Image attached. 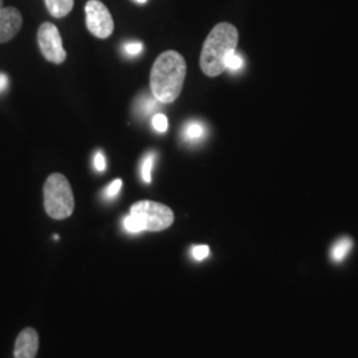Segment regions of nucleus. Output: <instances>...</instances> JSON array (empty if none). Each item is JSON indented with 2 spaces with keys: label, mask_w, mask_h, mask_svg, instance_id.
I'll return each mask as SVG.
<instances>
[{
  "label": "nucleus",
  "mask_w": 358,
  "mask_h": 358,
  "mask_svg": "<svg viewBox=\"0 0 358 358\" xmlns=\"http://www.w3.org/2000/svg\"><path fill=\"white\" fill-rule=\"evenodd\" d=\"M239 32L230 23H219L206 38L201 68L206 76L217 77L226 71V59L231 52L236 51Z\"/></svg>",
  "instance_id": "f03ea898"
},
{
  "label": "nucleus",
  "mask_w": 358,
  "mask_h": 358,
  "mask_svg": "<svg viewBox=\"0 0 358 358\" xmlns=\"http://www.w3.org/2000/svg\"><path fill=\"white\" fill-rule=\"evenodd\" d=\"M169 127V122H167V117L165 115H155L153 117V128L159 131V133H165Z\"/></svg>",
  "instance_id": "dca6fc26"
},
{
  "label": "nucleus",
  "mask_w": 358,
  "mask_h": 358,
  "mask_svg": "<svg viewBox=\"0 0 358 358\" xmlns=\"http://www.w3.org/2000/svg\"><path fill=\"white\" fill-rule=\"evenodd\" d=\"M85 23L93 36L108 38L115 31V22L108 7L100 0H90L85 4Z\"/></svg>",
  "instance_id": "39448f33"
},
{
  "label": "nucleus",
  "mask_w": 358,
  "mask_h": 358,
  "mask_svg": "<svg viewBox=\"0 0 358 358\" xmlns=\"http://www.w3.org/2000/svg\"><path fill=\"white\" fill-rule=\"evenodd\" d=\"M130 215L141 223L143 231L159 232L169 229L174 222L170 207L153 201H140L130 207Z\"/></svg>",
  "instance_id": "20e7f679"
},
{
  "label": "nucleus",
  "mask_w": 358,
  "mask_h": 358,
  "mask_svg": "<svg viewBox=\"0 0 358 358\" xmlns=\"http://www.w3.org/2000/svg\"><path fill=\"white\" fill-rule=\"evenodd\" d=\"M187 66L183 56L177 51L161 53L154 62L150 73V90L158 103L176 101L183 90Z\"/></svg>",
  "instance_id": "f257e3e1"
},
{
  "label": "nucleus",
  "mask_w": 358,
  "mask_h": 358,
  "mask_svg": "<svg viewBox=\"0 0 358 358\" xmlns=\"http://www.w3.org/2000/svg\"><path fill=\"white\" fill-rule=\"evenodd\" d=\"M75 0H45V7L53 17H64L72 11Z\"/></svg>",
  "instance_id": "9d476101"
},
{
  "label": "nucleus",
  "mask_w": 358,
  "mask_h": 358,
  "mask_svg": "<svg viewBox=\"0 0 358 358\" xmlns=\"http://www.w3.org/2000/svg\"><path fill=\"white\" fill-rule=\"evenodd\" d=\"M3 7H4V6H3V0H0V10H1Z\"/></svg>",
  "instance_id": "4be33fe9"
},
{
  "label": "nucleus",
  "mask_w": 358,
  "mask_h": 358,
  "mask_svg": "<svg viewBox=\"0 0 358 358\" xmlns=\"http://www.w3.org/2000/svg\"><path fill=\"white\" fill-rule=\"evenodd\" d=\"M94 167L99 171H103L106 169V161H105V157H103V153H97L94 155Z\"/></svg>",
  "instance_id": "6ab92c4d"
},
{
  "label": "nucleus",
  "mask_w": 358,
  "mask_h": 358,
  "mask_svg": "<svg viewBox=\"0 0 358 358\" xmlns=\"http://www.w3.org/2000/svg\"><path fill=\"white\" fill-rule=\"evenodd\" d=\"M38 350V336L35 329L26 328L19 333L13 350L15 358H35Z\"/></svg>",
  "instance_id": "6e6552de"
},
{
  "label": "nucleus",
  "mask_w": 358,
  "mask_h": 358,
  "mask_svg": "<svg viewBox=\"0 0 358 358\" xmlns=\"http://www.w3.org/2000/svg\"><path fill=\"white\" fill-rule=\"evenodd\" d=\"M121 187H122V180H121V179H115V180H113V182L108 186V189L105 190V195H106L108 198H113V196H115V195L120 192Z\"/></svg>",
  "instance_id": "a211bd4d"
},
{
  "label": "nucleus",
  "mask_w": 358,
  "mask_h": 358,
  "mask_svg": "<svg viewBox=\"0 0 358 358\" xmlns=\"http://www.w3.org/2000/svg\"><path fill=\"white\" fill-rule=\"evenodd\" d=\"M185 134H186V137L189 140L196 141V140H199V138H202L205 136V127L202 124H199V122H190L186 127Z\"/></svg>",
  "instance_id": "9b49d317"
},
{
  "label": "nucleus",
  "mask_w": 358,
  "mask_h": 358,
  "mask_svg": "<svg viewBox=\"0 0 358 358\" xmlns=\"http://www.w3.org/2000/svg\"><path fill=\"white\" fill-rule=\"evenodd\" d=\"M38 48L41 55L53 64H63L66 52L59 28L52 23H43L38 31Z\"/></svg>",
  "instance_id": "423d86ee"
},
{
  "label": "nucleus",
  "mask_w": 358,
  "mask_h": 358,
  "mask_svg": "<svg viewBox=\"0 0 358 358\" xmlns=\"http://www.w3.org/2000/svg\"><path fill=\"white\" fill-rule=\"evenodd\" d=\"M192 255L195 260L202 262V260H205L207 256L210 255V247L205 245V244H202V245H194L192 250Z\"/></svg>",
  "instance_id": "4468645a"
},
{
  "label": "nucleus",
  "mask_w": 358,
  "mask_h": 358,
  "mask_svg": "<svg viewBox=\"0 0 358 358\" xmlns=\"http://www.w3.org/2000/svg\"><path fill=\"white\" fill-rule=\"evenodd\" d=\"M224 64H226V69L235 72V71H239L243 66V59H242L241 55L236 53V51H232L227 56Z\"/></svg>",
  "instance_id": "ddd939ff"
},
{
  "label": "nucleus",
  "mask_w": 358,
  "mask_h": 358,
  "mask_svg": "<svg viewBox=\"0 0 358 358\" xmlns=\"http://www.w3.org/2000/svg\"><path fill=\"white\" fill-rule=\"evenodd\" d=\"M23 26V16L15 7L0 10V44L13 40Z\"/></svg>",
  "instance_id": "0eeeda50"
},
{
  "label": "nucleus",
  "mask_w": 358,
  "mask_h": 358,
  "mask_svg": "<svg viewBox=\"0 0 358 358\" xmlns=\"http://www.w3.org/2000/svg\"><path fill=\"white\" fill-rule=\"evenodd\" d=\"M137 3H141V4H143V3H146V0H136Z\"/></svg>",
  "instance_id": "412c9836"
},
{
  "label": "nucleus",
  "mask_w": 358,
  "mask_h": 358,
  "mask_svg": "<svg viewBox=\"0 0 358 358\" xmlns=\"http://www.w3.org/2000/svg\"><path fill=\"white\" fill-rule=\"evenodd\" d=\"M124 50L130 56H137V55L141 53L142 50H143V45H142L140 41H130V43L125 44Z\"/></svg>",
  "instance_id": "f3484780"
},
{
  "label": "nucleus",
  "mask_w": 358,
  "mask_h": 358,
  "mask_svg": "<svg viewBox=\"0 0 358 358\" xmlns=\"http://www.w3.org/2000/svg\"><path fill=\"white\" fill-rule=\"evenodd\" d=\"M7 84H8V77L6 76L4 73H0V92L7 88Z\"/></svg>",
  "instance_id": "aec40b11"
},
{
  "label": "nucleus",
  "mask_w": 358,
  "mask_h": 358,
  "mask_svg": "<svg viewBox=\"0 0 358 358\" xmlns=\"http://www.w3.org/2000/svg\"><path fill=\"white\" fill-rule=\"evenodd\" d=\"M44 208L52 217L62 220L72 215L75 210V196L72 187L60 173L51 174L44 183Z\"/></svg>",
  "instance_id": "7ed1b4c3"
},
{
  "label": "nucleus",
  "mask_w": 358,
  "mask_h": 358,
  "mask_svg": "<svg viewBox=\"0 0 358 358\" xmlns=\"http://www.w3.org/2000/svg\"><path fill=\"white\" fill-rule=\"evenodd\" d=\"M124 227H125V230L129 231V232H133V234L143 231L141 223H140L136 217H131V215L125 217V220H124Z\"/></svg>",
  "instance_id": "2eb2a0df"
},
{
  "label": "nucleus",
  "mask_w": 358,
  "mask_h": 358,
  "mask_svg": "<svg viewBox=\"0 0 358 358\" xmlns=\"http://www.w3.org/2000/svg\"><path fill=\"white\" fill-rule=\"evenodd\" d=\"M352 248H353V242L350 238H340L331 247L329 256L334 263H343L350 254Z\"/></svg>",
  "instance_id": "1a4fd4ad"
},
{
  "label": "nucleus",
  "mask_w": 358,
  "mask_h": 358,
  "mask_svg": "<svg viewBox=\"0 0 358 358\" xmlns=\"http://www.w3.org/2000/svg\"><path fill=\"white\" fill-rule=\"evenodd\" d=\"M154 154H148L142 162V179L146 182V183H150L152 182V169L154 165Z\"/></svg>",
  "instance_id": "f8f14e48"
}]
</instances>
